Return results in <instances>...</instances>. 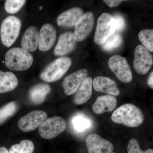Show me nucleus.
Masks as SVG:
<instances>
[{"label":"nucleus","instance_id":"f257e3e1","mask_svg":"<svg viewBox=\"0 0 153 153\" xmlns=\"http://www.w3.org/2000/svg\"><path fill=\"white\" fill-rule=\"evenodd\" d=\"M111 119L115 123L129 127H137L142 124L144 116L138 107L127 103L117 108L113 113Z\"/></svg>","mask_w":153,"mask_h":153},{"label":"nucleus","instance_id":"f03ea898","mask_svg":"<svg viewBox=\"0 0 153 153\" xmlns=\"http://www.w3.org/2000/svg\"><path fill=\"white\" fill-rule=\"evenodd\" d=\"M33 62L32 55L22 48L9 49L5 55V64L12 71H25L31 67Z\"/></svg>","mask_w":153,"mask_h":153},{"label":"nucleus","instance_id":"7ed1b4c3","mask_svg":"<svg viewBox=\"0 0 153 153\" xmlns=\"http://www.w3.org/2000/svg\"><path fill=\"white\" fill-rule=\"evenodd\" d=\"M71 65L69 57H60L46 66L40 74V78L46 82H55L65 74Z\"/></svg>","mask_w":153,"mask_h":153},{"label":"nucleus","instance_id":"20e7f679","mask_svg":"<svg viewBox=\"0 0 153 153\" xmlns=\"http://www.w3.org/2000/svg\"><path fill=\"white\" fill-rule=\"evenodd\" d=\"M22 27L21 20L17 17L9 16L3 21L0 30V36L3 45L10 47L16 40Z\"/></svg>","mask_w":153,"mask_h":153},{"label":"nucleus","instance_id":"39448f33","mask_svg":"<svg viewBox=\"0 0 153 153\" xmlns=\"http://www.w3.org/2000/svg\"><path fill=\"white\" fill-rule=\"evenodd\" d=\"M115 32V23L113 16L108 13H103L97 20L94 42L97 45H102Z\"/></svg>","mask_w":153,"mask_h":153},{"label":"nucleus","instance_id":"423d86ee","mask_svg":"<svg viewBox=\"0 0 153 153\" xmlns=\"http://www.w3.org/2000/svg\"><path fill=\"white\" fill-rule=\"evenodd\" d=\"M66 123L63 118L54 116L47 118L39 126L40 136L45 139L54 138L65 130Z\"/></svg>","mask_w":153,"mask_h":153},{"label":"nucleus","instance_id":"0eeeda50","mask_svg":"<svg viewBox=\"0 0 153 153\" xmlns=\"http://www.w3.org/2000/svg\"><path fill=\"white\" fill-rule=\"evenodd\" d=\"M108 66L121 81L126 83L129 82L132 79V75L130 68L124 57L115 55L109 58Z\"/></svg>","mask_w":153,"mask_h":153},{"label":"nucleus","instance_id":"6e6552de","mask_svg":"<svg viewBox=\"0 0 153 153\" xmlns=\"http://www.w3.org/2000/svg\"><path fill=\"white\" fill-rule=\"evenodd\" d=\"M153 57L149 51L141 45L136 47L134 53V67L138 74L144 75L152 66Z\"/></svg>","mask_w":153,"mask_h":153},{"label":"nucleus","instance_id":"1a4fd4ad","mask_svg":"<svg viewBox=\"0 0 153 153\" xmlns=\"http://www.w3.org/2000/svg\"><path fill=\"white\" fill-rule=\"evenodd\" d=\"M47 113L40 110L31 111L20 118L18 122L19 128L25 132L32 131L39 127L47 118Z\"/></svg>","mask_w":153,"mask_h":153},{"label":"nucleus","instance_id":"9d476101","mask_svg":"<svg viewBox=\"0 0 153 153\" xmlns=\"http://www.w3.org/2000/svg\"><path fill=\"white\" fill-rule=\"evenodd\" d=\"M94 24V16L92 12H88L82 15L75 25L73 33L76 41L85 40L93 29Z\"/></svg>","mask_w":153,"mask_h":153},{"label":"nucleus","instance_id":"9b49d317","mask_svg":"<svg viewBox=\"0 0 153 153\" xmlns=\"http://www.w3.org/2000/svg\"><path fill=\"white\" fill-rule=\"evenodd\" d=\"M86 146L88 153H112L113 145L96 134H91L87 137Z\"/></svg>","mask_w":153,"mask_h":153},{"label":"nucleus","instance_id":"f8f14e48","mask_svg":"<svg viewBox=\"0 0 153 153\" xmlns=\"http://www.w3.org/2000/svg\"><path fill=\"white\" fill-rule=\"evenodd\" d=\"M88 74L87 69L82 68L66 76L62 82L65 94L69 96L75 93L84 79L87 77Z\"/></svg>","mask_w":153,"mask_h":153},{"label":"nucleus","instance_id":"ddd939ff","mask_svg":"<svg viewBox=\"0 0 153 153\" xmlns=\"http://www.w3.org/2000/svg\"><path fill=\"white\" fill-rule=\"evenodd\" d=\"M56 39V31L52 25H43L39 32L38 48L40 51L46 52L53 47Z\"/></svg>","mask_w":153,"mask_h":153},{"label":"nucleus","instance_id":"4468645a","mask_svg":"<svg viewBox=\"0 0 153 153\" xmlns=\"http://www.w3.org/2000/svg\"><path fill=\"white\" fill-rule=\"evenodd\" d=\"M92 84L96 91L98 92L113 96H117L120 94L116 82L108 77L96 76L92 81Z\"/></svg>","mask_w":153,"mask_h":153},{"label":"nucleus","instance_id":"2eb2a0df","mask_svg":"<svg viewBox=\"0 0 153 153\" xmlns=\"http://www.w3.org/2000/svg\"><path fill=\"white\" fill-rule=\"evenodd\" d=\"M76 41L72 32L63 33L59 38L54 50V53L57 56H64L71 53L75 49Z\"/></svg>","mask_w":153,"mask_h":153},{"label":"nucleus","instance_id":"dca6fc26","mask_svg":"<svg viewBox=\"0 0 153 153\" xmlns=\"http://www.w3.org/2000/svg\"><path fill=\"white\" fill-rule=\"evenodd\" d=\"M83 11L79 7H74L64 11L57 19V25L64 27H73L82 16Z\"/></svg>","mask_w":153,"mask_h":153},{"label":"nucleus","instance_id":"f3484780","mask_svg":"<svg viewBox=\"0 0 153 153\" xmlns=\"http://www.w3.org/2000/svg\"><path fill=\"white\" fill-rule=\"evenodd\" d=\"M117 100L113 96L101 95L99 96L92 106V110L96 114L111 112L117 105Z\"/></svg>","mask_w":153,"mask_h":153},{"label":"nucleus","instance_id":"a211bd4d","mask_svg":"<svg viewBox=\"0 0 153 153\" xmlns=\"http://www.w3.org/2000/svg\"><path fill=\"white\" fill-rule=\"evenodd\" d=\"M39 32L34 26L29 27L23 35L21 41L22 48L28 52L37 50L39 44Z\"/></svg>","mask_w":153,"mask_h":153},{"label":"nucleus","instance_id":"6ab92c4d","mask_svg":"<svg viewBox=\"0 0 153 153\" xmlns=\"http://www.w3.org/2000/svg\"><path fill=\"white\" fill-rule=\"evenodd\" d=\"M51 91V87L49 84L40 83L33 85L29 91L30 101L35 105H40L45 101L47 96Z\"/></svg>","mask_w":153,"mask_h":153},{"label":"nucleus","instance_id":"aec40b11","mask_svg":"<svg viewBox=\"0 0 153 153\" xmlns=\"http://www.w3.org/2000/svg\"><path fill=\"white\" fill-rule=\"evenodd\" d=\"M92 81L90 77L84 79L75 93L73 101L75 104H83L89 100L92 94Z\"/></svg>","mask_w":153,"mask_h":153},{"label":"nucleus","instance_id":"412c9836","mask_svg":"<svg viewBox=\"0 0 153 153\" xmlns=\"http://www.w3.org/2000/svg\"><path fill=\"white\" fill-rule=\"evenodd\" d=\"M19 80L10 71H0V94L7 93L13 90L18 86Z\"/></svg>","mask_w":153,"mask_h":153},{"label":"nucleus","instance_id":"4be33fe9","mask_svg":"<svg viewBox=\"0 0 153 153\" xmlns=\"http://www.w3.org/2000/svg\"><path fill=\"white\" fill-rule=\"evenodd\" d=\"M34 149L35 146L32 141L23 140L20 143L12 146L9 153H33Z\"/></svg>","mask_w":153,"mask_h":153},{"label":"nucleus","instance_id":"5701e85b","mask_svg":"<svg viewBox=\"0 0 153 153\" xmlns=\"http://www.w3.org/2000/svg\"><path fill=\"white\" fill-rule=\"evenodd\" d=\"M18 109V104L16 102L12 101L0 108V124L14 115Z\"/></svg>","mask_w":153,"mask_h":153},{"label":"nucleus","instance_id":"b1692460","mask_svg":"<svg viewBox=\"0 0 153 153\" xmlns=\"http://www.w3.org/2000/svg\"><path fill=\"white\" fill-rule=\"evenodd\" d=\"M72 124L76 131L82 132L90 127L91 122L89 119L83 115L78 114L72 119Z\"/></svg>","mask_w":153,"mask_h":153},{"label":"nucleus","instance_id":"393cba45","mask_svg":"<svg viewBox=\"0 0 153 153\" xmlns=\"http://www.w3.org/2000/svg\"><path fill=\"white\" fill-rule=\"evenodd\" d=\"M122 42V36L119 33H115L107 39L104 44L102 45V48L106 52L113 51L120 47Z\"/></svg>","mask_w":153,"mask_h":153},{"label":"nucleus","instance_id":"a878e982","mask_svg":"<svg viewBox=\"0 0 153 153\" xmlns=\"http://www.w3.org/2000/svg\"><path fill=\"white\" fill-rule=\"evenodd\" d=\"M139 38L143 47L151 52H153V30L146 29L141 31L138 35Z\"/></svg>","mask_w":153,"mask_h":153},{"label":"nucleus","instance_id":"bb28decb","mask_svg":"<svg viewBox=\"0 0 153 153\" xmlns=\"http://www.w3.org/2000/svg\"><path fill=\"white\" fill-rule=\"evenodd\" d=\"M25 0H7L5 3V10L9 14H15L19 12L26 3Z\"/></svg>","mask_w":153,"mask_h":153},{"label":"nucleus","instance_id":"cd10ccee","mask_svg":"<svg viewBox=\"0 0 153 153\" xmlns=\"http://www.w3.org/2000/svg\"><path fill=\"white\" fill-rule=\"evenodd\" d=\"M128 153H153V149H148L143 151L141 149L138 142L136 139L132 138L130 140L127 146Z\"/></svg>","mask_w":153,"mask_h":153},{"label":"nucleus","instance_id":"c85d7f7f","mask_svg":"<svg viewBox=\"0 0 153 153\" xmlns=\"http://www.w3.org/2000/svg\"><path fill=\"white\" fill-rule=\"evenodd\" d=\"M113 18L115 23L116 33H118L123 31L125 27V22L123 17L121 15L117 14L115 15Z\"/></svg>","mask_w":153,"mask_h":153},{"label":"nucleus","instance_id":"c756f323","mask_svg":"<svg viewBox=\"0 0 153 153\" xmlns=\"http://www.w3.org/2000/svg\"><path fill=\"white\" fill-rule=\"evenodd\" d=\"M105 3L108 7H114L119 5L123 1H118V0H105L103 1Z\"/></svg>","mask_w":153,"mask_h":153},{"label":"nucleus","instance_id":"7c9ffc66","mask_svg":"<svg viewBox=\"0 0 153 153\" xmlns=\"http://www.w3.org/2000/svg\"><path fill=\"white\" fill-rule=\"evenodd\" d=\"M153 71L151 72V74H150L149 76V78H148V85L153 89Z\"/></svg>","mask_w":153,"mask_h":153},{"label":"nucleus","instance_id":"2f4dec72","mask_svg":"<svg viewBox=\"0 0 153 153\" xmlns=\"http://www.w3.org/2000/svg\"><path fill=\"white\" fill-rule=\"evenodd\" d=\"M0 153H9V151L7 149V148L4 147H0Z\"/></svg>","mask_w":153,"mask_h":153}]
</instances>
